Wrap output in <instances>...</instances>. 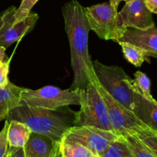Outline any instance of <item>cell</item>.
<instances>
[{"label":"cell","instance_id":"obj_1","mask_svg":"<svg viewBox=\"0 0 157 157\" xmlns=\"http://www.w3.org/2000/svg\"><path fill=\"white\" fill-rule=\"evenodd\" d=\"M65 32L71 48L74 79L70 88L81 90L97 81L93 61L88 52V34L90 29L85 8L76 0L65 3L62 8Z\"/></svg>","mask_w":157,"mask_h":157},{"label":"cell","instance_id":"obj_2","mask_svg":"<svg viewBox=\"0 0 157 157\" xmlns=\"http://www.w3.org/2000/svg\"><path fill=\"white\" fill-rule=\"evenodd\" d=\"M67 107L50 110L21 104L8 113L6 120L19 121L25 124L31 132L61 142L69 129L75 125L76 111Z\"/></svg>","mask_w":157,"mask_h":157},{"label":"cell","instance_id":"obj_3","mask_svg":"<svg viewBox=\"0 0 157 157\" xmlns=\"http://www.w3.org/2000/svg\"><path fill=\"white\" fill-rule=\"evenodd\" d=\"M94 71L98 84L116 101L133 111L134 87L133 79L117 65H106L98 60L93 61Z\"/></svg>","mask_w":157,"mask_h":157},{"label":"cell","instance_id":"obj_4","mask_svg":"<svg viewBox=\"0 0 157 157\" xmlns=\"http://www.w3.org/2000/svg\"><path fill=\"white\" fill-rule=\"evenodd\" d=\"M80 94L81 109L75 112L74 126L94 127L114 133L107 107L98 87V81L80 90Z\"/></svg>","mask_w":157,"mask_h":157},{"label":"cell","instance_id":"obj_5","mask_svg":"<svg viewBox=\"0 0 157 157\" xmlns=\"http://www.w3.org/2000/svg\"><path fill=\"white\" fill-rule=\"evenodd\" d=\"M85 13L90 30L101 39L116 42L127 29L121 22L117 9L110 1L85 8Z\"/></svg>","mask_w":157,"mask_h":157},{"label":"cell","instance_id":"obj_6","mask_svg":"<svg viewBox=\"0 0 157 157\" xmlns=\"http://www.w3.org/2000/svg\"><path fill=\"white\" fill-rule=\"evenodd\" d=\"M21 104L32 107L56 110L69 105H80V90H62L55 86H45L37 90L24 88L21 93Z\"/></svg>","mask_w":157,"mask_h":157},{"label":"cell","instance_id":"obj_7","mask_svg":"<svg viewBox=\"0 0 157 157\" xmlns=\"http://www.w3.org/2000/svg\"><path fill=\"white\" fill-rule=\"evenodd\" d=\"M98 87L107 107L113 131L119 137L135 134L140 129L147 128V126L136 116L133 111L112 98L100 86L98 82Z\"/></svg>","mask_w":157,"mask_h":157},{"label":"cell","instance_id":"obj_8","mask_svg":"<svg viewBox=\"0 0 157 157\" xmlns=\"http://www.w3.org/2000/svg\"><path fill=\"white\" fill-rule=\"evenodd\" d=\"M120 138L114 133L94 127L73 126L63 139L74 141L90 150L94 156L101 157L110 144Z\"/></svg>","mask_w":157,"mask_h":157},{"label":"cell","instance_id":"obj_9","mask_svg":"<svg viewBox=\"0 0 157 157\" xmlns=\"http://www.w3.org/2000/svg\"><path fill=\"white\" fill-rule=\"evenodd\" d=\"M16 8L12 6L2 12V25L0 28V46L5 48L21 40L35 27L38 19V15L30 12L23 19L15 22Z\"/></svg>","mask_w":157,"mask_h":157},{"label":"cell","instance_id":"obj_10","mask_svg":"<svg viewBox=\"0 0 157 157\" xmlns=\"http://www.w3.org/2000/svg\"><path fill=\"white\" fill-rule=\"evenodd\" d=\"M118 15L123 25L126 28L145 29L155 25L152 13L146 6L145 0L127 2Z\"/></svg>","mask_w":157,"mask_h":157},{"label":"cell","instance_id":"obj_11","mask_svg":"<svg viewBox=\"0 0 157 157\" xmlns=\"http://www.w3.org/2000/svg\"><path fill=\"white\" fill-rule=\"evenodd\" d=\"M116 42H127L142 49L147 56L157 58V28L155 25L145 29L127 28Z\"/></svg>","mask_w":157,"mask_h":157},{"label":"cell","instance_id":"obj_12","mask_svg":"<svg viewBox=\"0 0 157 157\" xmlns=\"http://www.w3.org/2000/svg\"><path fill=\"white\" fill-rule=\"evenodd\" d=\"M136 116L153 131L157 133V101H150L134 91V107Z\"/></svg>","mask_w":157,"mask_h":157},{"label":"cell","instance_id":"obj_13","mask_svg":"<svg viewBox=\"0 0 157 157\" xmlns=\"http://www.w3.org/2000/svg\"><path fill=\"white\" fill-rule=\"evenodd\" d=\"M58 143L44 135L32 132L24 147L26 157H51Z\"/></svg>","mask_w":157,"mask_h":157},{"label":"cell","instance_id":"obj_14","mask_svg":"<svg viewBox=\"0 0 157 157\" xmlns=\"http://www.w3.org/2000/svg\"><path fill=\"white\" fill-rule=\"evenodd\" d=\"M24 88L18 87L9 81L7 85L0 87V110L9 113L21 105V93Z\"/></svg>","mask_w":157,"mask_h":157},{"label":"cell","instance_id":"obj_15","mask_svg":"<svg viewBox=\"0 0 157 157\" xmlns=\"http://www.w3.org/2000/svg\"><path fill=\"white\" fill-rule=\"evenodd\" d=\"M31 130L23 123L9 121L7 131L9 146L12 147H24L29 139Z\"/></svg>","mask_w":157,"mask_h":157},{"label":"cell","instance_id":"obj_16","mask_svg":"<svg viewBox=\"0 0 157 157\" xmlns=\"http://www.w3.org/2000/svg\"><path fill=\"white\" fill-rule=\"evenodd\" d=\"M118 44L122 48L124 58L135 67H140L145 61L150 62L148 56L140 48L127 42H120Z\"/></svg>","mask_w":157,"mask_h":157},{"label":"cell","instance_id":"obj_17","mask_svg":"<svg viewBox=\"0 0 157 157\" xmlns=\"http://www.w3.org/2000/svg\"><path fill=\"white\" fill-rule=\"evenodd\" d=\"M60 150L62 157H90L93 155L84 146L65 139L60 142Z\"/></svg>","mask_w":157,"mask_h":157},{"label":"cell","instance_id":"obj_18","mask_svg":"<svg viewBox=\"0 0 157 157\" xmlns=\"http://www.w3.org/2000/svg\"><path fill=\"white\" fill-rule=\"evenodd\" d=\"M122 138L135 157H157L135 134Z\"/></svg>","mask_w":157,"mask_h":157},{"label":"cell","instance_id":"obj_19","mask_svg":"<svg viewBox=\"0 0 157 157\" xmlns=\"http://www.w3.org/2000/svg\"><path fill=\"white\" fill-rule=\"evenodd\" d=\"M133 84L134 91L137 92L150 101H155L150 91V80L145 74L140 71H136L134 75V80H133Z\"/></svg>","mask_w":157,"mask_h":157},{"label":"cell","instance_id":"obj_20","mask_svg":"<svg viewBox=\"0 0 157 157\" xmlns=\"http://www.w3.org/2000/svg\"><path fill=\"white\" fill-rule=\"evenodd\" d=\"M101 157H135L122 137L113 141Z\"/></svg>","mask_w":157,"mask_h":157},{"label":"cell","instance_id":"obj_21","mask_svg":"<svg viewBox=\"0 0 157 157\" xmlns=\"http://www.w3.org/2000/svg\"><path fill=\"white\" fill-rule=\"evenodd\" d=\"M135 135L157 156V133L147 127L136 131Z\"/></svg>","mask_w":157,"mask_h":157},{"label":"cell","instance_id":"obj_22","mask_svg":"<svg viewBox=\"0 0 157 157\" xmlns=\"http://www.w3.org/2000/svg\"><path fill=\"white\" fill-rule=\"evenodd\" d=\"M38 1V0H22L20 6L15 11V22L25 18Z\"/></svg>","mask_w":157,"mask_h":157},{"label":"cell","instance_id":"obj_23","mask_svg":"<svg viewBox=\"0 0 157 157\" xmlns=\"http://www.w3.org/2000/svg\"><path fill=\"white\" fill-rule=\"evenodd\" d=\"M9 127V121L5 122L2 130L0 131V157H7L9 152V142L7 139V131Z\"/></svg>","mask_w":157,"mask_h":157},{"label":"cell","instance_id":"obj_24","mask_svg":"<svg viewBox=\"0 0 157 157\" xmlns=\"http://www.w3.org/2000/svg\"><path fill=\"white\" fill-rule=\"evenodd\" d=\"M11 59L9 58L0 65V87H5L9 82L8 75L9 72V64Z\"/></svg>","mask_w":157,"mask_h":157},{"label":"cell","instance_id":"obj_25","mask_svg":"<svg viewBox=\"0 0 157 157\" xmlns=\"http://www.w3.org/2000/svg\"><path fill=\"white\" fill-rule=\"evenodd\" d=\"M10 157H26L24 147H12L9 148Z\"/></svg>","mask_w":157,"mask_h":157},{"label":"cell","instance_id":"obj_26","mask_svg":"<svg viewBox=\"0 0 157 157\" xmlns=\"http://www.w3.org/2000/svg\"><path fill=\"white\" fill-rule=\"evenodd\" d=\"M145 4L151 13L157 14V0H145Z\"/></svg>","mask_w":157,"mask_h":157},{"label":"cell","instance_id":"obj_27","mask_svg":"<svg viewBox=\"0 0 157 157\" xmlns=\"http://www.w3.org/2000/svg\"><path fill=\"white\" fill-rule=\"evenodd\" d=\"M51 157H62L61 150H60V143H58V144H56L55 149H54L53 153H52Z\"/></svg>","mask_w":157,"mask_h":157},{"label":"cell","instance_id":"obj_28","mask_svg":"<svg viewBox=\"0 0 157 157\" xmlns=\"http://www.w3.org/2000/svg\"><path fill=\"white\" fill-rule=\"evenodd\" d=\"M6 50L4 47L0 46V65L5 61V58H6Z\"/></svg>","mask_w":157,"mask_h":157},{"label":"cell","instance_id":"obj_29","mask_svg":"<svg viewBox=\"0 0 157 157\" xmlns=\"http://www.w3.org/2000/svg\"><path fill=\"white\" fill-rule=\"evenodd\" d=\"M121 1H122V0H110V3H111V4L114 6L115 9H117L118 6H119V4L121 3Z\"/></svg>","mask_w":157,"mask_h":157},{"label":"cell","instance_id":"obj_30","mask_svg":"<svg viewBox=\"0 0 157 157\" xmlns=\"http://www.w3.org/2000/svg\"><path fill=\"white\" fill-rule=\"evenodd\" d=\"M6 116H7V113H4V112L0 110V121H3V120H6Z\"/></svg>","mask_w":157,"mask_h":157},{"label":"cell","instance_id":"obj_31","mask_svg":"<svg viewBox=\"0 0 157 157\" xmlns=\"http://www.w3.org/2000/svg\"><path fill=\"white\" fill-rule=\"evenodd\" d=\"M2 25V13L0 14V28H1Z\"/></svg>","mask_w":157,"mask_h":157},{"label":"cell","instance_id":"obj_32","mask_svg":"<svg viewBox=\"0 0 157 157\" xmlns=\"http://www.w3.org/2000/svg\"><path fill=\"white\" fill-rule=\"evenodd\" d=\"M122 1H124L125 2H130V1H131V0H122Z\"/></svg>","mask_w":157,"mask_h":157},{"label":"cell","instance_id":"obj_33","mask_svg":"<svg viewBox=\"0 0 157 157\" xmlns=\"http://www.w3.org/2000/svg\"><path fill=\"white\" fill-rule=\"evenodd\" d=\"M7 157H10V154H9V151L8 152V155H7Z\"/></svg>","mask_w":157,"mask_h":157},{"label":"cell","instance_id":"obj_34","mask_svg":"<svg viewBox=\"0 0 157 157\" xmlns=\"http://www.w3.org/2000/svg\"><path fill=\"white\" fill-rule=\"evenodd\" d=\"M90 157H98V156H94V155H92L91 156H90Z\"/></svg>","mask_w":157,"mask_h":157}]
</instances>
